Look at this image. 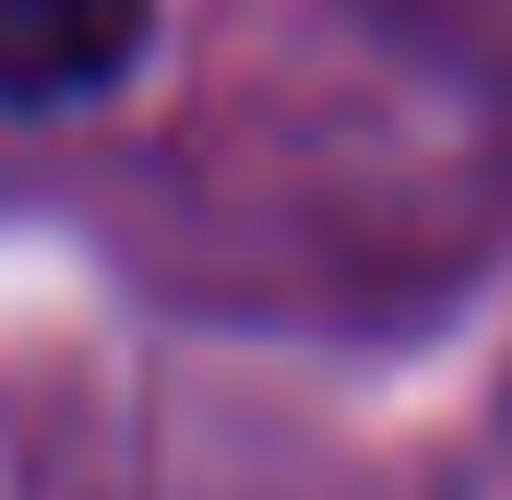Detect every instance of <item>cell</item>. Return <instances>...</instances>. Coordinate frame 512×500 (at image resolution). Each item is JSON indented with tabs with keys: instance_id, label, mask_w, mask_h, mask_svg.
<instances>
[{
	"instance_id": "obj_1",
	"label": "cell",
	"mask_w": 512,
	"mask_h": 500,
	"mask_svg": "<svg viewBox=\"0 0 512 500\" xmlns=\"http://www.w3.org/2000/svg\"><path fill=\"white\" fill-rule=\"evenodd\" d=\"M155 0H0V108H96L143 60Z\"/></svg>"
}]
</instances>
